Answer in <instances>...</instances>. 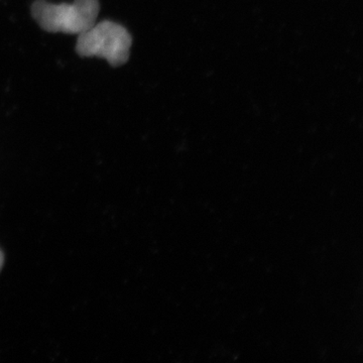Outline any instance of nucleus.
<instances>
[{
	"label": "nucleus",
	"instance_id": "obj_2",
	"mask_svg": "<svg viewBox=\"0 0 363 363\" xmlns=\"http://www.w3.org/2000/svg\"><path fill=\"white\" fill-rule=\"evenodd\" d=\"M131 44L133 38L123 26L106 20L78 35L76 52L79 56L99 57L111 67H119L128 61Z\"/></svg>",
	"mask_w": 363,
	"mask_h": 363
},
{
	"label": "nucleus",
	"instance_id": "obj_3",
	"mask_svg": "<svg viewBox=\"0 0 363 363\" xmlns=\"http://www.w3.org/2000/svg\"><path fill=\"white\" fill-rule=\"evenodd\" d=\"M4 252L0 250V271H1L2 267H4Z\"/></svg>",
	"mask_w": 363,
	"mask_h": 363
},
{
	"label": "nucleus",
	"instance_id": "obj_1",
	"mask_svg": "<svg viewBox=\"0 0 363 363\" xmlns=\"http://www.w3.org/2000/svg\"><path fill=\"white\" fill-rule=\"evenodd\" d=\"M99 0H74L73 4H54L35 0L32 16L40 28L49 33L80 35L97 21Z\"/></svg>",
	"mask_w": 363,
	"mask_h": 363
}]
</instances>
